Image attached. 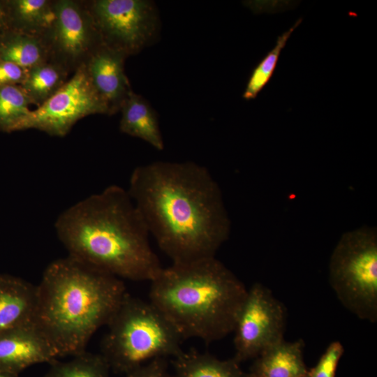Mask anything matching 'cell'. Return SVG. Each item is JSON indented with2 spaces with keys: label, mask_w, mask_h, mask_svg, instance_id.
I'll use <instances>...</instances> for the list:
<instances>
[{
  "label": "cell",
  "mask_w": 377,
  "mask_h": 377,
  "mask_svg": "<svg viewBox=\"0 0 377 377\" xmlns=\"http://www.w3.org/2000/svg\"><path fill=\"white\" fill-rule=\"evenodd\" d=\"M127 191L149 233L172 263L215 257L229 237L222 192L203 165L163 161L138 165Z\"/></svg>",
  "instance_id": "obj_1"
},
{
  "label": "cell",
  "mask_w": 377,
  "mask_h": 377,
  "mask_svg": "<svg viewBox=\"0 0 377 377\" xmlns=\"http://www.w3.org/2000/svg\"><path fill=\"white\" fill-rule=\"evenodd\" d=\"M68 256L119 279L152 281L162 269L127 189L113 184L64 210L54 223Z\"/></svg>",
  "instance_id": "obj_2"
},
{
  "label": "cell",
  "mask_w": 377,
  "mask_h": 377,
  "mask_svg": "<svg viewBox=\"0 0 377 377\" xmlns=\"http://www.w3.org/2000/svg\"><path fill=\"white\" fill-rule=\"evenodd\" d=\"M36 288L34 322L59 357L85 352L128 293L121 279L68 255L47 266Z\"/></svg>",
  "instance_id": "obj_3"
},
{
  "label": "cell",
  "mask_w": 377,
  "mask_h": 377,
  "mask_svg": "<svg viewBox=\"0 0 377 377\" xmlns=\"http://www.w3.org/2000/svg\"><path fill=\"white\" fill-rule=\"evenodd\" d=\"M150 282L149 301L182 338L205 343L233 332L248 290L216 256L172 263Z\"/></svg>",
  "instance_id": "obj_4"
},
{
  "label": "cell",
  "mask_w": 377,
  "mask_h": 377,
  "mask_svg": "<svg viewBox=\"0 0 377 377\" xmlns=\"http://www.w3.org/2000/svg\"><path fill=\"white\" fill-rule=\"evenodd\" d=\"M101 355L110 368L127 374L157 358L175 357L184 340L149 301L126 293L106 325Z\"/></svg>",
  "instance_id": "obj_5"
},
{
  "label": "cell",
  "mask_w": 377,
  "mask_h": 377,
  "mask_svg": "<svg viewBox=\"0 0 377 377\" xmlns=\"http://www.w3.org/2000/svg\"><path fill=\"white\" fill-rule=\"evenodd\" d=\"M329 282L341 304L357 318L377 320V232L362 226L343 233L329 262Z\"/></svg>",
  "instance_id": "obj_6"
},
{
  "label": "cell",
  "mask_w": 377,
  "mask_h": 377,
  "mask_svg": "<svg viewBox=\"0 0 377 377\" xmlns=\"http://www.w3.org/2000/svg\"><path fill=\"white\" fill-rule=\"evenodd\" d=\"M103 44L127 57L153 44L161 20L156 3L149 0L85 1Z\"/></svg>",
  "instance_id": "obj_7"
},
{
  "label": "cell",
  "mask_w": 377,
  "mask_h": 377,
  "mask_svg": "<svg viewBox=\"0 0 377 377\" xmlns=\"http://www.w3.org/2000/svg\"><path fill=\"white\" fill-rule=\"evenodd\" d=\"M286 314L284 305L268 288L254 283L247 290L232 332V357L240 364L283 340Z\"/></svg>",
  "instance_id": "obj_8"
},
{
  "label": "cell",
  "mask_w": 377,
  "mask_h": 377,
  "mask_svg": "<svg viewBox=\"0 0 377 377\" xmlns=\"http://www.w3.org/2000/svg\"><path fill=\"white\" fill-rule=\"evenodd\" d=\"M96 114L109 115V110L92 85L83 63L57 93L30 112L20 131L34 128L64 137L80 119Z\"/></svg>",
  "instance_id": "obj_9"
},
{
  "label": "cell",
  "mask_w": 377,
  "mask_h": 377,
  "mask_svg": "<svg viewBox=\"0 0 377 377\" xmlns=\"http://www.w3.org/2000/svg\"><path fill=\"white\" fill-rule=\"evenodd\" d=\"M54 17L43 38L50 58L75 71L102 44L85 1H54Z\"/></svg>",
  "instance_id": "obj_10"
},
{
  "label": "cell",
  "mask_w": 377,
  "mask_h": 377,
  "mask_svg": "<svg viewBox=\"0 0 377 377\" xmlns=\"http://www.w3.org/2000/svg\"><path fill=\"white\" fill-rule=\"evenodd\" d=\"M59 355L33 321L0 333V370L18 374L34 364L52 363Z\"/></svg>",
  "instance_id": "obj_11"
},
{
  "label": "cell",
  "mask_w": 377,
  "mask_h": 377,
  "mask_svg": "<svg viewBox=\"0 0 377 377\" xmlns=\"http://www.w3.org/2000/svg\"><path fill=\"white\" fill-rule=\"evenodd\" d=\"M128 57L104 44L97 47L84 62L91 82L112 115L120 110L133 91L124 72Z\"/></svg>",
  "instance_id": "obj_12"
},
{
  "label": "cell",
  "mask_w": 377,
  "mask_h": 377,
  "mask_svg": "<svg viewBox=\"0 0 377 377\" xmlns=\"http://www.w3.org/2000/svg\"><path fill=\"white\" fill-rule=\"evenodd\" d=\"M37 288L22 278L0 274V333L34 320Z\"/></svg>",
  "instance_id": "obj_13"
},
{
  "label": "cell",
  "mask_w": 377,
  "mask_h": 377,
  "mask_svg": "<svg viewBox=\"0 0 377 377\" xmlns=\"http://www.w3.org/2000/svg\"><path fill=\"white\" fill-rule=\"evenodd\" d=\"M302 339H285L268 348L256 358L248 377H300L308 372Z\"/></svg>",
  "instance_id": "obj_14"
},
{
  "label": "cell",
  "mask_w": 377,
  "mask_h": 377,
  "mask_svg": "<svg viewBox=\"0 0 377 377\" xmlns=\"http://www.w3.org/2000/svg\"><path fill=\"white\" fill-rule=\"evenodd\" d=\"M119 111L121 133L140 138L158 150L163 149L157 113L144 97L132 91Z\"/></svg>",
  "instance_id": "obj_15"
},
{
  "label": "cell",
  "mask_w": 377,
  "mask_h": 377,
  "mask_svg": "<svg viewBox=\"0 0 377 377\" xmlns=\"http://www.w3.org/2000/svg\"><path fill=\"white\" fill-rule=\"evenodd\" d=\"M0 60L29 69L51 58L43 36L9 29L0 34Z\"/></svg>",
  "instance_id": "obj_16"
},
{
  "label": "cell",
  "mask_w": 377,
  "mask_h": 377,
  "mask_svg": "<svg viewBox=\"0 0 377 377\" xmlns=\"http://www.w3.org/2000/svg\"><path fill=\"white\" fill-rule=\"evenodd\" d=\"M175 377H248L233 357L221 360L194 350L174 357Z\"/></svg>",
  "instance_id": "obj_17"
},
{
  "label": "cell",
  "mask_w": 377,
  "mask_h": 377,
  "mask_svg": "<svg viewBox=\"0 0 377 377\" xmlns=\"http://www.w3.org/2000/svg\"><path fill=\"white\" fill-rule=\"evenodd\" d=\"M10 29L43 36L54 17V1L4 0Z\"/></svg>",
  "instance_id": "obj_18"
},
{
  "label": "cell",
  "mask_w": 377,
  "mask_h": 377,
  "mask_svg": "<svg viewBox=\"0 0 377 377\" xmlns=\"http://www.w3.org/2000/svg\"><path fill=\"white\" fill-rule=\"evenodd\" d=\"M68 73L65 67L50 60L29 68L25 80L20 86L32 104L40 106L64 86Z\"/></svg>",
  "instance_id": "obj_19"
},
{
  "label": "cell",
  "mask_w": 377,
  "mask_h": 377,
  "mask_svg": "<svg viewBox=\"0 0 377 377\" xmlns=\"http://www.w3.org/2000/svg\"><path fill=\"white\" fill-rule=\"evenodd\" d=\"M31 100L20 85H0V131H20L31 111Z\"/></svg>",
  "instance_id": "obj_20"
},
{
  "label": "cell",
  "mask_w": 377,
  "mask_h": 377,
  "mask_svg": "<svg viewBox=\"0 0 377 377\" xmlns=\"http://www.w3.org/2000/svg\"><path fill=\"white\" fill-rule=\"evenodd\" d=\"M299 19L288 31L280 35L273 47L253 69L248 80L243 98L246 101L256 98L269 82L276 69L279 56L295 29L300 24Z\"/></svg>",
  "instance_id": "obj_21"
},
{
  "label": "cell",
  "mask_w": 377,
  "mask_h": 377,
  "mask_svg": "<svg viewBox=\"0 0 377 377\" xmlns=\"http://www.w3.org/2000/svg\"><path fill=\"white\" fill-rule=\"evenodd\" d=\"M110 369L101 354L85 351L68 362L54 361L45 377H109Z\"/></svg>",
  "instance_id": "obj_22"
},
{
  "label": "cell",
  "mask_w": 377,
  "mask_h": 377,
  "mask_svg": "<svg viewBox=\"0 0 377 377\" xmlns=\"http://www.w3.org/2000/svg\"><path fill=\"white\" fill-rule=\"evenodd\" d=\"M344 348L339 341L331 342L320 357L316 364L308 369L309 377H335Z\"/></svg>",
  "instance_id": "obj_23"
},
{
  "label": "cell",
  "mask_w": 377,
  "mask_h": 377,
  "mask_svg": "<svg viewBox=\"0 0 377 377\" xmlns=\"http://www.w3.org/2000/svg\"><path fill=\"white\" fill-rule=\"evenodd\" d=\"M167 358H157L126 374V377H169Z\"/></svg>",
  "instance_id": "obj_24"
},
{
  "label": "cell",
  "mask_w": 377,
  "mask_h": 377,
  "mask_svg": "<svg viewBox=\"0 0 377 377\" xmlns=\"http://www.w3.org/2000/svg\"><path fill=\"white\" fill-rule=\"evenodd\" d=\"M28 70L13 63L0 60V85H21Z\"/></svg>",
  "instance_id": "obj_25"
},
{
  "label": "cell",
  "mask_w": 377,
  "mask_h": 377,
  "mask_svg": "<svg viewBox=\"0 0 377 377\" xmlns=\"http://www.w3.org/2000/svg\"><path fill=\"white\" fill-rule=\"evenodd\" d=\"M9 29L8 18L4 0H0V34Z\"/></svg>",
  "instance_id": "obj_26"
},
{
  "label": "cell",
  "mask_w": 377,
  "mask_h": 377,
  "mask_svg": "<svg viewBox=\"0 0 377 377\" xmlns=\"http://www.w3.org/2000/svg\"><path fill=\"white\" fill-rule=\"evenodd\" d=\"M0 377H17V374L0 370Z\"/></svg>",
  "instance_id": "obj_27"
},
{
  "label": "cell",
  "mask_w": 377,
  "mask_h": 377,
  "mask_svg": "<svg viewBox=\"0 0 377 377\" xmlns=\"http://www.w3.org/2000/svg\"><path fill=\"white\" fill-rule=\"evenodd\" d=\"M300 377H309V376H308V374H305V375H303V376H300Z\"/></svg>",
  "instance_id": "obj_28"
}]
</instances>
